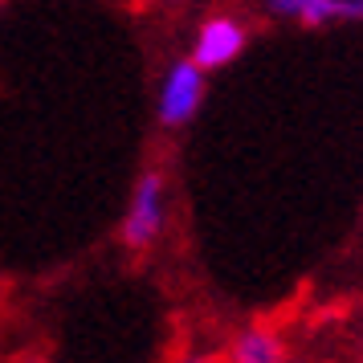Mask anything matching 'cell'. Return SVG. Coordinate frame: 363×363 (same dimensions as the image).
<instances>
[{
    "label": "cell",
    "instance_id": "cell-3",
    "mask_svg": "<svg viewBox=\"0 0 363 363\" xmlns=\"http://www.w3.org/2000/svg\"><path fill=\"white\" fill-rule=\"evenodd\" d=\"M249 45V25L237 13H213V17H204L196 25V33H192V50L188 57L196 62L204 74H216V69L233 66Z\"/></svg>",
    "mask_w": 363,
    "mask_h": 363
},
{
    "label": "cell",
    "instance_id": "cell-6",
    "mask_svg": "<svg viewBox=\"0 0 363 363\" xmlns=\"http://www.w3.org/2000/svg\"><path fill=\"white\" fill-rule=\"evenodd\" d=\"M184 363H216L213 355H192V359H184Z\"/></svg>",
    "mask_w": 363,
    "mask_h": 363
},
{
    "label": "cell",
    "instance_id": "cell-4",
    "mask_svg": "<svg viewBox=\"0 0 363 363\" xmlns=\"http://www.w3.org/2000/svg\"><path fill=\"white\" fill-rule=\"evenodd\" d=\"M274 21H298V25H347L363 21V0H262Z\"/></svg>",
    "mask_w": 363,
    "mask_h": 363
},
{
    "label": "cell",
    "instance_id": "cell-7",
    "mask_svg": "<svg viewBox=\"0 0 363 363\" xmlns=\"http://www.w3.org/2000/svg\"><path fill=\"white\" fill-rule=\"evenodd\" d=\"M160 4H184V0H160Z\"/></svg>",
    "mask_w": 363,
    "mask_h": 363
},
{
    "label": "cell",
    "instance_id": "cell-2",
    "mask_svg": "<svg viewBox=\"0 0 363 363\" xmlns=\"http://www.w3.org/2000/svg\"><path fill=\"white\" fill-rule=\"evenodd\" d=\"M204 90H208V74L192 62V57H176L167 66L164 82H160V99H155V118L164 131H184L204 106Z\"/></svg>",
    "mask_w": 363,
    "mask_h": 363
},
{
    "label": "cell",
    "instance_id": "cell-8",
    "mask_svg": "<svg viewBox=\"0 0 363 363\" xmlns=\"http://www.w3.org/2000/svg\"><path fill=\"white\" fill-rule=\"evenodd\" d=\"M25 363H41V359H25Z\"/></svg>",
    "mask_w": 363,
    "mask_h": 363
},
{
    "label": "cell",
    "instance_id": "cell-5",
    "mask_svg": "<svg viewBox=\"0 0 363 363\" xmlns=\"http://www.w3.org/2000/svg\"><path fill=\"white\" fill-rule=\"evenodd\" d=\"M233 363H286L281 339L269 327H245L233 339Z\"/></svg>",
    "mask_w": 363,
    "mask_h": 363
},
{
    "label": "cell",
    "instance_id": "cell-1",
    "mask_svg": "<svg viewBox=\"0 0 363 363\" xmlns=\"http://www.w3.org/2000/svg\"><path fill=\"white\" fill-rule=\"evenodd\" d=\"M167 229V180L160 167H147L131 188L127 213L118 225V241L131 253H147Z\"/></svg>",
    "mask_w": 363,
    "mask_h": 363
}]
</instances>
